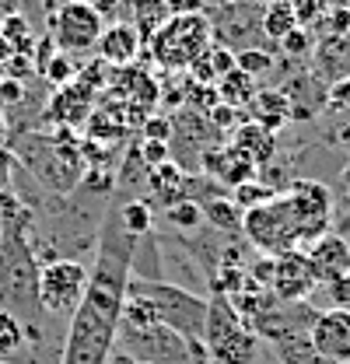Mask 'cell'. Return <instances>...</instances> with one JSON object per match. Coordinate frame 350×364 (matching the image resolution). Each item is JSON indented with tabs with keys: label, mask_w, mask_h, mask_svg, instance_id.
Returning <instances> with one entry per match:
<instances>
[{
	"label": "cell",
	"mask_w": 350,
	"mask_h": 364,
	"mask_svg": "<svg viewBox=\"0 0 350 364\" xmlns=\"http://www.w3.org/2000/svg\"><path fill=\"white\" fill-rule=\"evenodd\" d=\"M133 245L116 207H109L105 221L98 225L95 238V267L88 270L85 298L78 312L67 322L60 361L56 364H109L116 350V329H120V312L127 301V284H130Z\"/></svg>",
	"instance_id": "6da1fadb"
},
{
	"label": "cell",
	"mask_w": 350,
	"mask_h": 364,
	"mask_svg": "<svg viewBox=\"0 0 350 364\" xmlns=\"http://www.w3.org/2000/svg\"><path fill=\"white\" fill-rule=\"evenodd\" d=\"M25 144L18 147V158L21 165H28V172L43 182L46 193H56V196H67L74 193L81 179H85V154L78 147L74 134L67 127H60L56 136H43V134H28L21 136Z\"/></svg>",
	"instance_id": "7a4b0ae2"
},
{
	"label": "cell",
	"mask_w": 350,
	"mask_h": 364,
	"mask_svg": "<svg viewBox=\"0 0 350 364\" xmlns=\"http://www.w3.org/2000/svg\"><path fill=\"white\" fill-rule=\"evenodd\" d=\"M127 294H140L154 305V312L161 318V326H169L179 333L186 343L203 340V326H207V294H193L189 287L172 284V280H144L130 277Z\"/></svg>",
	"instance_id": "3957f363"
},
{
	"label": "cell",
	"mask_w": 350,
	"mask_h": 364,
	"mask_svg": "<svg viewBox=\"0 0 350 364\" xmlns=\"http://www.w3.org/2000/svg\"><path fill=\"white\" fill-rule=\"evenodd\" d=\"M203 347L214 364H249L256 350L253 329L242 322V316L231 309L224 294L207 298V326H203Z\"/></svg>",
	"instance_id": "277c9868"
},
{
	"label": "cell",
	"mask_w": 350,
	"mask_h": 364,
	"mask_svg": "<svg viewBox=\"0 0 350 364\" xmlns=\"http://www.w3.org/2000/svg\"><path fill=\"white\" fill-rule=\"evenodd\" d=\"M211 36L214 28L203 14H182V18H165V25L151 36L147 46L161 67H193L211 49Z\"/></svg>",
	"instance_id": "5b68a950"
},
{
	"label": "cell",
	"mask_w": 350,
	"mask_h": 364,
	"mask_svg": "<svg viewBox=\"0 0 350 364\" xmlns=\"http://www.w3.org/2000/svg\"><path fill=\"white\" fill-rule=\"evenodd\" d=\"M88 287V267L81 259H53L39 267V305L56 326L67 329Z\"/></svg>",
	"instance_id": "8992f818"
},
{
	"label": "cell",
	"mask_w": 350,
	"mask_h": 364,
	"mask_svg": "<svg viewBox=\"0 0 350 364\" xmlns=\"http://www.w3.org/2000/svg\"><path fill=\"white\" fill-rule=\"evenodd\" d=\"M242 235L260 249L262 256H280V252H291L298 249V231H295V221H291V210L284 203V196H270L260 207H249L242 214Z\"/></svg>",
	"instance_id": "52a82bcc"
},
{
	"label": "cell",
	"mask_w": 350,
	"mask_h": 364,
	"mask_svg": "<svg viewBox=\"0 0 350 364\" xmlns=\"http://www.w3.org/2000/svg\"><path fill=\"white\" fill-rule=\"evenodd\" d=\"M105 32V18L91 7V4H81V0H67L60 4L56 11H49V39L60 53L67 56H81V53H91L98 39Z\"/></svg>",
	"instance_id": "ba28073f"
},
{
	"label": "cell",
	"mask_w": 350,
	"mask_h": 364,
	"mask_svg": "<svg viewBox=\"0 0 350 364\" xmlns=\"http://www.w3.org/2000/svg\"><path fill=\"white\" fill-rule=\"evenodd\" d=\"M280 196H284V203L291 210V221H295V231H298V249L305 252V245L322 238L333 225V193L322 182L298 179Z\"/></svg>",
	"instance_id": "9c48e42d"
},
{
	"label": "cell",
	"mask_w": 350,
	"mask_h": 364,
	"mask_svg": "<svg viewBox=\"0 0 350 364\" xmlns=\"http://www.w3.org/2000/svg\"><path fill=\"white\" fill-rule=\"evenodd\" d=\"M315 287H319V280H315V270H312V263L302 249L273 256V277H270L266 291L277 301H308V294Z\"/></svg>",
	"instance_id": "30bf717a"
},
{
	"label": "cell",
	"mask_w": 350,
	"mask_h": 364,
	"mask_svg": "<svg viewBox=\"0 0 350 364\" xmlns=\"http://www.w3.org/2000/svg\"><path fill=\"white\" fill-rule=\"evenodd\" d=\"M308 343L326 358V361L347 364L350 361V309H326L319 312L312 329H308Z\"/></svg>",
	"instance_id": "8fae6325"
},
{
	"label": "cell",
	"mask_w": 350,
	"mask_h": 364,
	"mask_svg": "<svg viewBox=\"0 0 350 364\" xmlns=\"http://www.w3.org/2000/svg\"><path fill=\"white\" fill-rule=\"evenodd\" d=\"M305 256H308V263H312V270H315V280H319V284H333V280H340V277L350 273L347 235L326 231L322 238H315V242L308 245Z\"/></svg>",
	"instance_id": "7c38bea8"
},
{
	"label": "cell",
	"mask_w": 350,
	"mask_h": 364,
	"mask_svg": "<svg viewBox=\"0 0 350 364\" xmlns=\"http://www.w3.org/2000/svg\"><path fill=\"white\" fill-rule=\"evenodd\" d=\"M91 95L95 88L88 85L85 77H74L70 85H63V88H56V98H53V105H49V116L60 123V127H74V123H81L88 112H91Z\"/></svg>",
	"instance_id": "4fadbf2b"
},
{
	"label": "cell",
	"mask_w": 350,
	"mask_h": 364,
	"mask_svg": "<svg viewBox=\"0 0 350 364\" xmlns=\"http://www.w3.org/2000/svg\"><path fill=\"white\" fill-rule=\"evenodd\" d=\"M140 36H137V28H133L130 21H112V25H105V32H102V39H98V60L109 67H127L133 56H137V49H140Z\"/></svg>",
	"instance_id": "5bb4252c"
},
{
	"label": "cell",
	"mask_w": 350,
	"mask_h": 364,
	"mask_svg": "<svg viewBox=\"0 0 350 364\" xmlns=\"http://www.w3.org/2000/svg\"><path fill=\"white\" fill-rule=\"evenodd\" d=\"M203 168H207L211 176H221V179L228 182L231 189H235V186H242V182L256 179V165H253L249 158H242L235 147H224V151H207V154H203Z\"/></svg>",
	"instance_id": "9a60e30c"
},
{
	"label": "cell",
	"mask_w": 350,
	"mask_h": 364,
	"mask_svg": "<svg viewBox=\"0 0 350 364\" xmlns=\"http://www.w3.org/2000/svg\"><path fill=\"white\" fill-rule=\"evenodd\" d=\"M228 147H235L242 158H249L256 168L266 165L270 158H273V151H277V140L273 134L260 127V123H242V127H235V140L228 144Z\"/></svg>",
	"instance_id": "2e32d148"
},
{
	"label": "cell",
	"mask_w": 350,
	"mask_h": 364,
	"mask_svg": "<svg viewBox=\"0 0 350 364\" xmlns=\"http://www.w3.org/2000/svg\"><path fill=\"white\" fill-rule=\"evenodd\" d=\"M0 364H36L25 326L4 309H0Z\"/></svg>",
	"instance_id": "e0dca14e"
},
{
	"label": "cell",
	"mask_w": 350,
	"mask_h": 364,
	"mask_svg": "<svg viewBox=\"0 0 350 364\" xmlns=\"http://www.w3.org/2000/svg\"><path fill=\"white\" fill-rule=\"evenodd\" d=\"M256 95H260V91H256V77L242 74L238 67H235L231 74L218 77V98H221V105H228V109H242V105H249Z\"/></svg>",
	"instance_id": "ac0fdd59"
},
{
	"label": "cell",
	"mask_w": 350,
	"mask_h": 364,
	"mask_svg": "<svg viewBox=\"0 0 350 364\" xmlns=\"http://www.w3.org/2000/svg\"><path fill=\"white\" fill-rule=\"evenodd\" d=\"M116 218H120V225H123V231L130 238H144V235L154 231V207H151V200H140L137 196L130 203L116 207Z\"/></svg>",
	"instance_id": "d6986e66"
},
{
	"label": "cell",
	"mask_w": 350,
	"mask_h": 364,
	"mask_svg": "<svg viewBox=\"0 0 350 364\" xmlns=\"http://www.w3.org/2000/svg\"><path fill=\"white\" fill-rule=\"evenodd\" d=\"M291 28H298L291 0H273V4L262 11V36H266L270 43H280Z\"/></svg>",
	"instance_id": "ffe728a7"
},
{
	"label": "cell",
	"mask_w": 350,
	"mask_h": 364,
	"mask_svg": "<svg viewBox=\"0 0 350 364\" xmlns=\"http://www.w3.org/2000/svg\"><path fill=\"white\" fill-rule=\"evenodd\" d=\"M0 36L11 43L14 53L32 56V49H36V36H32V21H28L21 11H14V14H7V18L0 21Z\"/></svg>",
	"instance_id": "44dd1931"
},
{
	"label": "cell",
	"mask_w": 350,
	"mask_h": 364,
	"mask_svg": "<svg viewBox=\"0 0 350 364\" xmlns=\"http://www.w3.org/2000/svg\"><path fill=\"white\" fill-rule=\"evenodd\" d=\"M277 358H280V364H336V361H326V358L308 343V333L280 340V343H277Z\"/></svg>",
	"instance_id": "7402d4cb"
},
{
	"label": "cell",
	"mask_w": 350,
	"mask_h": 364,
	"mask_svg": "<svg viewBox=\"0 0 350 364\" xmlns=\"http://www.w3.org/2000/svg\"><path fill=\"white\" fill-rule=\"evenodd\" d=\"M235 67H238L242 74H249V77H262V74L273 70V56H270L266 49L245 46L242 53H235Z\"/></svg>",
	"instance_id": "603a6c76"
},
{
	"label": "cell",
	"mask_w": 350,
	"mask_h": 364,
	"mask_svg": "<svg viewBox=\"0 0 350 364\" xmlns=\"http://www.w3.org/2000/svg\"><path fill=\"white\" fill-rule=\"evenodd\" d=\"M46 81L53 85V88H63V85H70L74 77H78V63H74V56H67V53H53V60L43 67Z\"/></svg>",
	"instance_id": "cb8c5ba5"
},
{
	"label": "cell",
	"mask_w": 350,
	"mask_h": 364,
	"mask_svg": "<svg viewBox=\"0 0 350 364\" xmlns=\"http://www.w3.org/2000/svg\"><path fill=\"white\" fill-rule=\"evenodd\" d=\"M273 196V189L270 186H262V182H242V186H235L231 189V203L245 214L249 207H260V203H266Z\"/></svg>",
	"instance_id": "d4e9b609"
},
{
	"label": "cell",
	"mask_w": 350,
	"mask_h": 364,
	"mask_svg": "<svg viewBox=\"0 0 350 364\" xmlns=\"http://www.w3.org/2000/svg\"><path fill=\"white\" fill-rule=\"evenodd\" d=\"M165 218H169L175 228H182V231H193V228L203 225V210H200V203H193V200H179L172 207H165Z\"/></svg>",
	"instance_id": "484cf974"
},
{
	"label": "cell",
	"mask_w": 350,
	"mask_h": 364,
	"mask_svg": "<svg viewBox=\"0 0 350 364\" xmlns=\"http://www.w3.org/2000/svg\"><path fill=\"white\" fill-rule=\"evenodd\" d=\"M207 63H211V74H214V77H224V74L235 70V53H231L228 46L211 43V49H207Z\"/></svg>",
	"instance_id": "4316f807"
},
{
	"label": "cell",
	"mask_w": 350,
	"mask_h": 364,
	"mask_svg": "<svg viewBox=\"0 0 350 364\" xmlns=\"http://www.w3.org/2000/svg\"><path fill=\"white\" fill-rule=\"evenodd\" d=\"M137 154H140L144 168H158V165L169 161V144H161V140H144V144L137 147Z\"/></svg>",
	"instance_id": "83f0119b"
},
{
	"label": "cell",
	"mask_w": 350,
	"mask_h": 364,
	"mask_svg": "<svg viewBox=\"0 0 350 364\" xmlns=\"http://www.w3.org/2000/svg\"><path fill=\"white\" fill-rule=\"evenodd\" d=\"M277 46L284 49V56H305L308 49H312V36H308L305 28H291Z\"/></svg>",
	"instance_id": "f1b7e54d"
},
{
	"label": "cell",
	"mask_w": 350,
	"mask_h": 364,
	"mask_svg": "<svg viewBox=\"0 0 350 364\" xmlns=\"http://www.w3.org/2000/svg\"><path fill=\"white\" fill-rule=\"evenodd\" d=\"M4 70H7L11 81H21V85H25V77L36 74V63H32V56H21V53H18V56H11V60L4 63Z\"/></svg>",
	"instance_id": "f546056e"
},
{
	"label": "cell",
	"mask_w": 350,
	"mask_h": 364,
	"mask_svg": "<svg viewBox=\"0 0 350 364\" xmlns=\"http://www.w3.org/2000/svg\"><path fill=\"white\" fill-rule=\"evenodd\" d=\"M291 7H295L298 28H302V25H312V21L322 14V0H291Z\"/></svg>",
	"instance_id": "4dcf8cb0"
},
{
	"label": "cell",
	"mask_w": 350,
	"mask_h": 364,
	"mask_svg": "<svg viewBox=\"0 0 350 364\" xmlns=\"http://www.w3.org/2000/svg\"><path fill=\"white\" fill-rule=\"evenodd\" d=\"M169 136H172V123H169V119L151 116V119L144 123V140H161V144H169Z\"/></svg>",
	"instance_id": "1f68e13d"
},
{
	"label": "cell",
	"mask_w": 350,
	"mask_h": 364,
	"mask_svg": "<svg viewBox=\"0 0 350 364\" xmlns=\"http://www.w3.org/2000/svg\"><path fill=\"white\" fill-rule=\"evenodd\" d=\"M21 98H25V85L21 81L0 77V105H18Z\"/></svg>",
	"instance_id": "d6a6232c"
},
{
	"label": "cell",
	"mask_w": 350,
	"mask_h": 364,
	"mask_svg": "<svg viewBox=\"0 0 350 364\" xmlns=\"http://www.w3.org/2000/svg\"><path fill=\"white\" fill-rule=\"evenodd\" d=\"M329 298H333V309H350V273L329 284Z\"/></svg>",
	"instance_id": "836d02e7"
},
{
	"label": "cell",
	"mask_w": 350,
	"mask_h": 364,
	"mask_svg": "<svg viewBox=\"0 0 350 364\" xmlns=\"http://www.w3.org/2000/svg\"><path fill=\"white\" fill-rule=\"evenodd\" d=\"M203 0H165V14L169 18H182V14H200Z\"/></svg>",
	"instance_id": "e575fe53"
},
{
	"label": "cell",
	"mask_w": 350,
	"mask_h": 364,
	"mask_svg": "<svg viewBox=\"0 0 350 364\" xmlns=\"http://www.w3.org/2000/svg\"><path fill=\"white\" fill-rule=\"evenodd\" d=\"M211 123H218V127H231L235 123V109H228V105H214L211 109Z\"/></svg>",
	"instance_id": "d590c367"
},
{
	"label": "cell",
	"mask_w": 350,
	"mask_h": 364,
	"mask_svg": "<svg viewBox=\"0 0 350 364\" xmlns=\"http://www.w3.org/2000/svg\"><path fill=\"white\" fill-rule=\"evenodd\" d=\"M63 4H67V0H63ZM81 4H91L102 18H112V14L120 11V0H81Z\"/></svg>",
	"instance_id": "8d00e7d4"
},
{
	"label": "cell",
	"mask_w": 350,
	"mask_h": 364,
	"mask_svg": "<svg viewBox=\"0 0 350 364\" xmlns=\"http://www.w3.org/2000/svg\"><path fill=\"white\" fill-rule=\"evenodd\" d=\"M11 56H18V53H14V49H11V43H7V39L0 36V67H4V63H7Z\"/></svg>",
	"instance_id": "74e56055"
},
{
	"label": "cell",
	"mask_w": 350,
	"mask_h": 364,
	"mask_svg": "<svg viewBox=\"0 0 350 364\" xmlns=\"http://www.w3.org/2000/svg\"><path fill=\"white\" fill-rule=\"evenodd\" d=\"M109 364H123V358H116V354H112V358H109Z\"/></svg>",
	"instance_id": "f35d334b"
},
{
	"label": "cell",
	"mask_w": 350,
	"mask_h": 364,
	"mask_svg": "<svg viewBox=\"0 0 350 364\" xmlns=\"http://www.w3.org/2000/svg\"><path fill=\"white\" fill-rule=\"evenodd\" d=\"M116 358H120V354H116ZM123 364H147V361H127V358H123Z\"/></svg>",
	"instance_id": "ab89813d"
},
{
	"label": "cell",
	"mask_w": 350,
	"mask_h": 364,
	"mask_svg": "<svg viewBox=\"0 0 350 364\" xmlns=\"http://www.w3.org/2000/svg\"><path fill=\"white\" fill-rule=\"evenodd\" d=\"M347 364H350V361H347Z\"/></svg>",
	"instance_id": "60d3db41"
}]
</instances>
